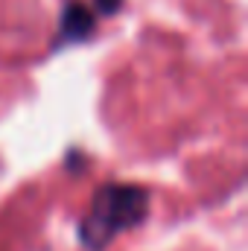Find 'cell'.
<instances>
[{
  "mask_svg": "<svg viewBox=\"0 0 248 251\" xmlns=\"http://www.w3.org/2000/svg\"><path fill=\"white\" fill-rule=\"evenodd\" d=\"M149 216V190L140 184H105L94 193L88 216L79 222V243L102 251L123 231L137 228Z\"/></svg>",
  "mask_w": 248,
  "mask_h": 251,
  "instance_id": "1",
  "label": "cell"
},
{
  "mask_svg": "<svg viewBox=\"0 0 248 251\" xmlns=\"http://www.w3.org/2000/svg\"><path fill=\"white\" fill-rule=\"evenodd\" d=\"M94 3H97L99 15H114V12H120V6H123V0H94Z\"/></svg>",
  "mask_w": 248,
  "mask_h": 251,
  "instance_id": "3",
  "label": "cell"
},
{
  "mask_svg": "<svg viewBox=\"0 0 248 251\" xmlns=\"http://www.w3.org/2000/svg\"><path fill=\"white\" fill-rule=\"evenodd\" d=\"M94 29H97L94 12L79 0H67L62 9V24H59V35H56L53 47H67V44L85 41L94 35Z\"/></svg>",
  "mask_w": 248,
  "mask_h": 251,
  "instance_id": "2",
  "label": "cell"
}]
</instances>
